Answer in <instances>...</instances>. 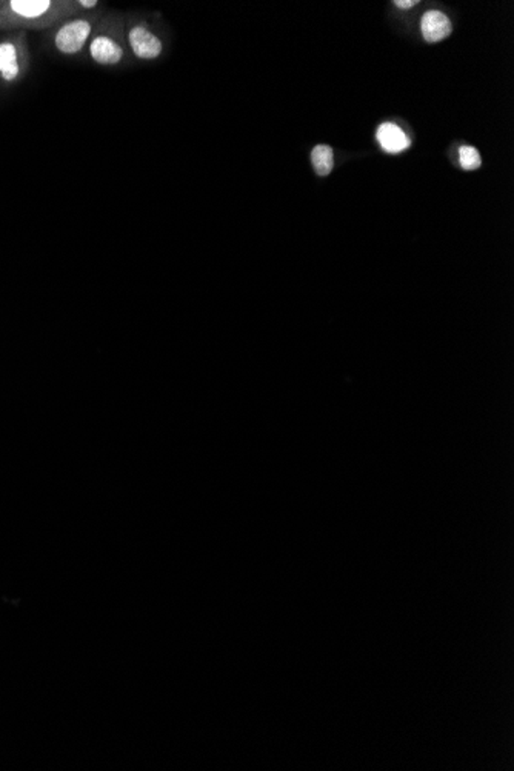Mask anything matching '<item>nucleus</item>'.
Here are the masks:
<instances>
[{
  "instance_id": "nucleus-6",
  "label": "nucleus",
  "mask_w": 514,
  "mask_h": 771,
  "mask_svg": "<svg viewBox=\"0 0 514 771\" xmlns=\"http://www.w3.org/2000/svg\"><path fill=\"white\" fill-rule=\"evenodd\" d=\"M0 74L5 80H14L19 74L17 50L11 42L0 43Z\"/></svg>"
},
{
  "instance_id": "nucleus-7",
  "label": "nucleus",
  "mask_w": 514,
  "mask_h": 771,
  "mask_svg": "<svg viewBox=\"0 0 514 771\" xmlns=\"http://www.w3.org/2000/svg\"><path fill=\"white\" fill-rule=\"evenodd\" d=\"M11 10L25 19H37L51 8L50 0H13Z\"/></svg>"
},
{
  "instance_id": "nucleus-4",
  "label": "nucleus",
  "mask_w": 514,
  "mask_h": 771,
  "mask_svg": "<svg viewBox=\"0 0 514 771\" xmlns=\"http://www.w3.org/2000/svg\"><path fill=\"white\" fill-rule=\"evenodd\" d=\"M89 52H91V57L96 62L101 65H116L124 57L122 48L115 41L105 36L96 37L91 42V47H89Z\"/></svg>"
},
{
  "instance_id": "nucleus-8",
  "label": "nucleus",
  "mask_w": 514,
  "mask_h": 771,
  "mask_svg": "<svg viewBox=\"0 0 514 771\" xmlns=\"http://www.w3.org/2000/svg\"><path fill=\"white\" fill-rule=\"evenodd\" d=\"M311 162L319 176H328L335 166V153L328 145H317L311 151Z\"/></svg>"
},
{
  "instance_id": "nucleus-1",
  "label": "nucleus",
  "mask_w": 514,
  "mask_h": 771,
  "mask_svg": "<svg viewBox=\"0 0 514 771\" xmlns=\"http://www.w3.org/2000/svg\"><path fill=\"white\" fill-rule=\"evenodd\" d=\"M91 33V25L87 20H73L64 25L56 34V47L64 54L79 52Z\"/></svg>"
},
{
  "instance_id": "nucleus-9",
  "label": "nucleus",
  "mask_w": 514,
  "mask_h": 771,
  "mask_svg": "<svg viewBox=\"0 0 514 771\" xmlns=\"http://www.w3.org/2000/svg\"><path fill=\"white\" fill-rule=\"evenodd\" d=\"M459 161L462 168L467 171H473L480 168L482 159L479 151L473 147H462L459 149Z\"/></svg>"
},
{
  "instance_id": "nucleus-5",
  "label": "nucleus",
  "mask_w": 514,
  "mask_h": 771,
  "mask_svg": "<svg viewBox=\"0 0 514 771\" xmlns=\"http://www.w3.org/2000/svg\"><path fill=\"white\" fill-rule=\"evenodd\" d=\"M377 140L387 153H400L410 147L406 134L397 125L383 124L377 130Z\"/></svg>"
},
{
  "instance_id": "nucleus-2",
  "label": "nucleus",
  "mask_w": 514,
  "mask_h": 771,
  "mask_svg": "<svg viewBox=\"0 0 514 771\" xmlns=\"http://www.w3.org/2000/svg\"><path fill=\"white\" fill-rule=\"evenodd\" d=\"M130 47L135 57L151 60L161 56L162 42L147 28L135 27L130 31Z\"/></svg>"
},
{
  "instance_id": "nucleus-11",
  "label": "nucleus",
  "mask_w": 514,
  "mask_h": 771,
  "mask_svg": "<svg viewBox=\"0 0 514 771\" xmlns=\"http://www.w3.org/2000/svg\"><path fill=\"white\" fill-rule=\"evenodd\" d=\"M80 5L83 6V8L89 10V8H94V6L97 5V2H96V0H82Z\"/></svg>"
},
{
  "instance_id": "nucleus-3",
  "label": "nucleus",
  "mask_w": 514,
  "mask_h": 771,
  "mask_svg": "<svg viewBox=\"0 0 514 771\" xmlns=\"http://www.w3.org/2000/svg\"><path fill=\"white\" fill-rule=\"evenodd\" d=\"M422 36L428 43L441 42L451 34V22L441 11H428L420 22Z\"/></svg>"
},
{
  "instance_id": "nucleus-10",
  "label": "nucleus",
  "mask_w": 514,
  "mask_h": 771,
  "mask_svg": "<svg viewBox=\"0 0 514 771\" xmlns=\"http://www.w3.org/2000/svg\"><path fill=\"white\" fill-rule=\"evenodd\" d=\"M416 0H396L395 5L397 6V8H402V10H406V8H411V6H414Z\"/></svg>"
}]
</instances>
